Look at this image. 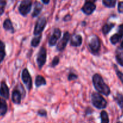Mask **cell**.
I'll return each instance as SVG.
<instances>
[{"mask_svg": "<svg viewBox=\"0 0 123 123\" xmlns=\"http://www.w3.org/2000/svg\"><path fill=\"white\" fill-rule=\"evenodd\" d=\"M91 100L92 105L97 109H104L107 107V101L98 92H92L91 95Z\"/></svg>", "mask_w": 123, "mask_h": 123, "instance_id": "cell-2", "label": "cell"}, {"mask_svg": "<svg viewBox=\"0 0 123 123\" xmlns=\"http://www.w3.org/2000/svg\"><path fill=\"white\" fill-rule=\"evenodd\" d=\"M62 35V31L59 28H54L53 34L50 36L48 39V45L50 47H53L56 45L57 42L60 39Z\"/></svg>", "mask_w": 123, "mask_h": 123, "instance_id": "cell-9", "label": "cell"}, {"mask_svg": "<svg viewBox=\"0 0 123 123\" xmlns=\"http://www.w3.org/2000/svg\"><path fill=\"white\" fill-rule=\"evenodd\" d=\"M118 12L123 14V1L119 2L118 5Z\"/></svg>", "mask_w": 123, "mask_h": 123, "instance_id": "cell-31", "label": "cell"}, {"mask_svg": "<svg viewBox=\"0 0 123 123\" xmlns=\"http://www.w3.org/2000/svg\"><path fill=\"white\" fill-rule=\"evenodd\" d=\"M118 33L122 37H123V24L119 25V27H118Z\"/></svg>", "mask_w": 123, "mask_h": 123, "instance_id": "cell-32", "label": "cell"}, {"mask_svg": "<svg viewBox=\"0 0 123 123\" xmlns=\"http://www.w3.org/2000/svg\"><path fill=\"white\" fill-rule=\"evenodd\" d=\"M32 1L31 0H22L18 7L19 13L22 16H26L31 10Z\"/></svg>", "mask_w": 123, "mask_h": 123, "instance_id": "cell-5", "label": "cell"}, {"mask_svg": "<svg viewBox=\"0 0 123 123\" xmlns=\"http://www.w3.org/2000/svg\"><path fill=\"white\" fill-rule=\"evenodd\" d=\"M114 68L115 69V72H116V74H117V76L119 78V80H121V81L122 82V83L123 84V73H121L119 69H118V68L117 67V66L114 65Z\"/></svg>", "mask_w": 123, "mask_h": 123, "instance_id": "cell-28", "label": "cell"}, {"mask_svg": "<svg viewBox=\"0 0 123 123\" xmlns=\"http://www.w3.org/2000/svg\"><path fill=\"white\" fill-rule=\"evenodd\" d=\"M92 83L95 89L97 92L107 97L111 94V89L109 86L105 82L102 76L100 74H94L92 77Z\"/></svg>", "mask_w": 123, "mask_h": 123, "instance_id": "cell-1", "label": "cell"}, {"mask_svg": "<svg viewBox=\"0 0 123 123\" xmlns=\"http://www.w3.org/2000/svg\"><path fill=\"white\" fill-rule=\"evenodd\" d=\"M117 0H103V4L105 7L108 8H113L115 6Z\"/></svg>", "mask_w": 123, "mask_h": 123, "instance_id": "cell-25", "label": "cell"}, {"mask_svg": "<svg viewBox=\"0 0 123 123\" xmlns=\"http://www.w3.org/2000/svg\"><path fill=\"white\" fill-rule=\"evenodd\" d=\"M70 39V45L72 47H79L82 44L83 37L80 35L74 34Z\"/></svg>", "mask_w": 123, "mask_h": 123, "instance_id": "cell-12", "label": "cell"}, {"mask_svg": "<svg viewBox=\"0 0 123 123\" xmlns=\"http://www.w3.org/2000/svg\"><path fill=\"white\" fill-rule=\"evenodd\" d=\"M97 0H86V1H89L92 2V3H94V2L96 1Z\"/></svg>", "mask_w": 123, "mask_h": 123, "instance_id": "cell-35", "label": "cell"}, {"mask_svg": "<svg viewBox=\"0 0 123 123\" xmlns=\"http://www.w3.org/2000/svg\"><path fill=\"white\" fill-rule=\"evenodd\" d=\"M59 62H60V59L58 56L55 55L54 57V58L51 61V63L49 67H52V68H55L56 66H57L59 65Z\"/></svg>", "mask_w": 123, "mask_h": 123, "instance_id": "cell-27", "label": "cell"}, {"mask_svg": "<svg viewBox=\"0 0 123 123\" xmlns=\"http://www.w3.org/2000/svg\"><path fill=\"white\" fill-rule=\"evenodd\" d=\"M119 48L123 49V41H122L121 43V45H120V47H119Z\"/></svg>", "mask_w": 123, "mask_h": 123, "instance_id": "cell-36", "label": "cell"}, {"mask_svg": "<svg viewBox=\"0 0 123 123\" xmlns=\"http://www.w3.org/2000/svg\"><path fill=\"white\" fill-rule=\"evenodd\" d=\"M78 79V75L74 73H70L68 76V80L69 81H73Z\"/></svg>", "mask_w": 123, "mask_h": 123, "instance_id": "cell-29", "label": "cell"}, {"mask_svg": "<svg viewBox=\"0 0 123 123\" xmlns=\"http://www.w3.org/2000/svg\"><path fill=\"white\" fill-rule=\"evenodd\" d=\"M22 100V94L19 89H14L12 93V100L15 105H20Z\"/></svg>", "mask_w": 123, "mask_h": 123, "instance_id": "cell-13", "label": "cell"}, {"mask_svg": "<svg viewBox=\"0 0 123 123\" xmlns=\"http://www.w3.org/2000/svg\"><path fill=\"white\" fill-rule=\"evenodd\" d=\"M115 59L117 63L121 67H123V49L119 47L116 50Z\"/></svg>", "mask_w": 123, "mask_h": 123, "instance_id": "cell-14", "label": "cell"}, {"mask_svg": "<svg viewBox=\"0 0 123 123\" xmlns=\"http://www.w3.org/2000/svg\"><path fill=\"white\" fill-rule=\"evenodd\" d=\"M114 23H106L102 27V32L104 35H107L115 27Z\"/></svg>", "mask_w": 123, "mask_h": 123, "instance_id": "cell-19", "label": "cell"}, {"mask_svg": "<svg viewBox=\"0 0 123 123\" xmlns=\"http://www.w3.org/2000/svg\"><path fill=\"white\" fill-rule=\"evenodd\" d=\"M6 4V0H0V16L3 15V14L4 13Z\"/></svg>", "mask_w": 123, "mask_h": 123, "instance_id": "cell-26", "label": "cell"}, {"mask_svg": "<svg viewBox=\"0 0 123 123\" xmlns=\"http://www.w3.org/2000/svg\"><path fill=\"white\" fill-rule=\"evenodd\" d=\"M71 35L69 31H65L61 39L59 41V42L57 44V50L59 51H62L64 50L67 47V44H68Z\"/></svg>", "mask_w": 123, "mask_h": 123, "instance_id": "cell-8", "label": "cell"}, {"mask_svg": "<svg viewBox=\"0 0 123 123\" xmlns=\"http://www.w3.org/2000/svg\"><path fill=\"white\" fill-rule=\"evenodd\" d=\"M35 86L36 87H39L42 86H45L47 85V81L45 79L42 75H36L35 79Z\"/></svg>", "mask_w": 123, "mask_h": 123, "instance_id": "cell-18", "label": "cell"}, {"mask_svg": "<svg viewBox=\"0 0 123 123\" xmlns=\"http://www.w3.org/2000/svg\"><path fill=\"white\" fill-rule=\"evenodd\" d=\"M101 123H109V118L107 112L106 111H102L100 113Z\"/></svg>", "mask_w": 123, "mask_h": 123, "instance_id": "cell-23", "label": "cell"}, {"mask_svg": "<svg viewBox=\"0 0 123 123\" xmlns=\"http://www.w3.org/2000/svg\"><path fill=\"white\" fill-rule=\"evenodd\" d=\"M6 55V45L3 41L0 40V63H2V62L5 59Z\"/></svg>", "mask_w": 123, "mask_h": 123, "instance_id": "cell-20", "label": "cell"}, {"mask_svg": "<svg viewBox=\"0 0 123 123\" xmlns=\"http://www.w3.org/2000/svg\"><path fill=\"white\" fill-rule=\"evenodd\" d=\"M88 48L90 52L94 55H97L101 48V42L98 36L94 35L90 37L88 42Z\"/></svg>", "mask_w": 123, "mask_h": 123, "instance_id": "cell-3", "label": "cell"}, {"mask_svg": "<svg viewBox=\"0 0 123 123\" xmlns=\"http://www.w3.org/2000/svg\"><path fill=\"white\" fill-rule=\"evenodd\" d=\"M47 21L45 17H41L37 20L35 29H34L33 35L35 36L42 35V33L44 30L46 25H47Z\"/></svg>", "mask_w": 123, "mask_h": 123, "instance_id": "cell-6", "label": "cell"}, {"mask_svg": "<svg viewBox=\"0 0 123 123\" xmlns=\"http://www.w3.org/2000/svg\"><path fill=\"white\" fill-rule=\"evenodd\" d=\"M0 96L3 98L8 100L10 96L9 88L5 81H3L0 85Z\"/></svg>", "mask_w": 123, "mask_h": 123, "instance_id": "cell-11", "label": "cell"}, {"mask_svg": "<svg viewBox=\"0 0 123 123\" xmlns=\"http://www.w3.org/2000/svg\"><path fill=\"white\" fill-rule=\"evenodd\" d=\"M3 28L5 30L10 31L12 33H14L15 32V29L13 26V24L9 18H7L6 19L4 20L3 22Z\"/></svg>", "mask_w": 123, "mask_h": 123, "instance_id": "cell-15", "label": "cell"}, {"mask_svg": "<svg viewBox=\"0 0 123 123\" xmlns=\"http://www.w3.org/2000/svg\"><path fill=\"white\" fill-rule=\"evenodd\" d=\"M121 123V122H120V121H119V122H118V123Z\"/></svg>", "mask_w": 123, "mask_h": 123, "instance_id": "cell-37", "label": "cell"}, {"mask_svg": "<svg viewBox=\"0 0 123 123\" xmlns=\"http://www.w3.org/2000/svg\"><path fill=\"white\" fill-rule=\"evenodd\" d=\"M42 9H43V6H42L41 3H40L39 2H35V6H34L33 12L32 13V15H31L32 17L36 18L37 16H39V15L41 13Z\"/></svg>", "mask_w": 123, "mask_h": 123, "instance_id": "cell-17", "label": "cell"}, {"mask_svg": "<svg viewBox=\"0 0 123 123\" xmlns=\"http://www.w3.org/2000/svg\"><path fill=\"white\" fill-rule=\"evenodd\" d=\"M42 1L43 2V4H48L49 3V0H42Z\"/></svg>", "mask_w": 123, "mask_h": 123, "instance_id": "cell-34", "label": "cell"}, {"mask_svg": "<svg viewBox=\"0 0 123 123\" xmlns=\"http://www.w3.org/2000/svg\"><path fill=\"white\" fill-rule=\"evenodd\" d=\"M47 49L44 47H41L36 57V63L39 69H42L47 62Z\"/></svg>", "mask_w": 123, "mask_h": 123, "instance_id": "cell-4", "label": "cell"}, {"mask_svg": "<svg viewBox=\"0 0 123 123\" xmlns=\"http://www.w3.org/2000/svg\"><path fill=\"white\" fill-rule=\"evenodd\" d=\"M122 37H123L117 33L114 34V35H112V36H111V38H110V41H111L112 44L115 45L121 41Z\"/></svg>", "mask_w": 123, "mask_h": 123, "instance_id": "cell-24", "label": "cell"}, {"mask_svg": "<svg viewBox=\"0 0 123 123\" xmlns=\"http://www.w3.org/2000/svg\"><path fill=\"white\" fill-rule=\"evenodd\" d=\"M96 9V5L94 3L86 1L83 6L81 7V10L86 15H91L94 13Z\"/></svg>", "mask_w": 123, "mask_h": 123, "instance_id": "cell-10", "label": "cell"}, {"mask_svg": "<svg viewBox=\"0 0 123 123\" xmlns=\"http://www.w3.org/2000/svg\"><path fill=\"white\" fill-rule=\"evenodd\" d=\"M42 37V35H38V36H35V37H34L31 39V46L34 47V48H36L37 47H38V45L41 43Z\"/></svg>", "mask_w": 123, "mask_h": 123, "instance_id": "cell-21", "label": "cell"}, {"mask_svg": "<svg viewBox=\"0 0 123 123\" xmlns=\"http://www.w3.org/2000/svg\"><path fill=\"white\" fill-rule=\"evenodd\" d=\"M71 16L69 14L67 15L63 18V21H65V22H68V21H71Z\"/></svg>", "mask_w": 123, "mask_h": 123, "instance_id": "cell-33", "label": "cell"}, {"mask_svg": "<svg viewBox=\"0 0 123 123\" xmlns=\"http://www.w3.org/2000/svg\"><path fill=\"white\" fill-rule=\"evenodd\" d=\"M37 115L41 117H46L47 116V112L45 109H40L37 112Z\"/></svg>", "mask_w": 123, "mask_h": 123, "instance_id": "cell-30", "label": "cell"}, {"mask_svg": "<svg viewBox=\"0 0 123 123\" xmlns=\"http://www.w3.org/2000/svg\"><path fill=\"white\" fill-rule=\"evenodd\" d=\"M7 104L4 98H0V117H3L6 114L7 112Z\"/></svg>", "mask_w": 123, "mask_h": 123, "instance_id": "cell-16", "label": "cell"}, {"mask_svg": "<svg viewBox=\"0 0 123 123\" xmlns=\"http://www.w3.org/2000/svg\"><path fill=\"white\" fill-rule=\"evenodd\" d=\"M115 101L117 102L121 109H123V95L119 92H117V95L114 98Z\"/></svg>", "mask_w": 123, "mask_h": 123, "instance_id": "cell-22", "label": "cell"}, {"mask_svg": "<svg viewBox=\"0 0 123 123\" xmlns=\"http://www.w3.org/2000/svg\"><path fill=\"white\" fill-rule=\"evenodd\" d=\"M21 79L22 82L26 86L28 91H30L32 87V79L27 68H24L21 74Z\"/></svg>", "mask_w": 123, "mask_h": 123, "instance_id": "cell-7", "label": "cell"}]
</instances>
